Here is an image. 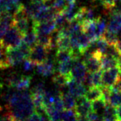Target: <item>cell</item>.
Wrapping results in <instances>:
<instances>
[{
  "label": "cell",
  "mask_w": 121,
  "mask_h": 121,
  "mask_svg": "<svg viewBox=\"0 0 121 121\" xmlns=\"http://www.w3.org/2000/svg\"><path fill=\"white\" fill-rule=\"evenodd\" d=\"M71 78L68 77L66 75H64L58 72L57 74H55L52 78V81L56 86H58L60 88L67 87L68 83L71 80Z\"/></svg>",
  "instance_id": "cell-19"
},
{
  "label": "cell",
  "mask_w": 121,
  "mask_h": 121,
  "mask_svg": "<svg viewBox=\"0 0 121 121\" xmlns=\"http://www.w3.org/2000/svg\"><path fill=\"white\" fill-rule=\"evenodd\" d=\"M108 104L112 105L114 107H118L121 106V92H111Z\"/></svg>",
  "instance_id": "cell-27"
},
{
  "label": "cell",
  "mask_w": 121,
  "mask_h": 121,
  "mask_svg": "<svg viewBox=\"0 0 121 121\" xmlns=\"http://www.w3.org/2000/svg\"><path fill=\"white\" fill-rule=\"evenodd\" d=\"M102 37L107 41L108 44H116L117 43V41H119L118 35L112 32V31H109L108 29L105 31V32Z\"/></svg>",
  "instance_id": "cell-29"
},
{
  "label": "cell",
  "mask_w": 121,
  "mask_h": 121,
  "mask_svg": "<svg viewBox=\"0 0 121 121\" xmlns=\"http://www.w3.org/2000/svg\"><path fill=\"white\" fill-rule=\"evenodd\" d=\"M87 70L84 65V61H80L79 60H76L73 65L71 70V77L75 81L83 83L87 74Z\"/></svg>",
  "instance_id": "cell-7"
},
{
  "label": "cell",
  "mask_w": 121,
  "mask_h": 121,
  "mask_svg": "<svg viewBox=\"0 0 121 121\" xmlns=\"http://www.w3.org/2000/svg\"><path fill=\"white\" fill-rule=\"evenodd\" d=\"M114 2L116 3H119V2H121V0H113Z\"/></svg>",
  "instance_id": "cell-42"
},
{
  "label": "cell",
  "mask_w": 121,
  "mask_h": 121,
  "mask_svg": "<svg viewBox=\"0 0 121 121\" xmlns=\"http://www.w3.org/2000/svg\"><path fill=\"white\" fill-rule=\"evenodd\" d=\"M100 64H101V69L103 71L118 67L119 65V59L113 58L109 55H103L100 58Z\"/></svg>",
  "instance_id": "cell-13"
},
{
  "label": "cell",
  "mask_w": 121,
  "mask_h": 121,
  "mask_svg": "<svg viewBox=\"0 0 121 121\" xmlns=\"http://www.w3.org/2000/svg\"><path fill=\"white\" fill-rule=\"evenodd\" d=\"M37 33L32 28L31 31H27L23 35V41L31 48L37 44Z\"/></svg>",
  "instance_id": "cell-20"
},
{
  "label": "cell",
  "mask_w": 121,
  "mask_h": 121,
  "mask_svg": "<svg viewBox=\"0 0 121 121\" xmlns=\"http://www.w3.org/2000/svg\"><path fill=\"white\" fill-rule=\"evenodd\" d=\"M116 110H117V119H119L120 120H121V106H120L118 107H116Z\"/></svg>",
  "instance_id": "cell-37"
},
{
  "label": "cell",
  "mask_w": 121,
  "mask_h": 121,
  "mask_svg": "<svg viewBox=\"0 0 121 121\" xmlns=\"http://www.w3.org/2000/svg\"><path fill=\"white\" fill-rule=\"evenodd\" d=\"M78 121H89V120L86 117H78Z\"/></svg>",
  "instance_id": "cell-39"
},
{
  "label": "cell",
  "mask_w": 121,
  "mask_h": 121,
  "mask_svg": "<svg viewBox=\"0 0 121 121\" xmlns=\"http://www.w3.org/2000/svg\"><path fill=\"white\" fill-rule=\"evenodd\" d=\"M120 80H121V71H120V78H119Z\"/></svg>",
  "instance_id": "cell-44"
},
{
  "label": "cell",
  "mask_w": 121,
  "mask_h": 121,
  "mask_svg": "<svg viewBox=\"0 0 121 121\" xmlns=\"http://www.w3.org/2000/svg\"><path fill=\"white\" fill-rule=\"evenodd\" d=\"M119 68H120V71H121V56L120 57V58H119Z\"/></svg>",
  "instance_id": "cell-41"
},
{
  "label": "cell",
  "mask_w": 121,
  "mask_h": 121,
  "mask_svg": "<svg viewBox=\"0 0 121 121\" xmlns=\"http://www.w3.org/2000/svg\"><path fill=\"white\" fill-rule=\"evenodd\" d=\"M55 22L56 24V28L57 30H60L64 27L67 25V22H68V19L66 18V15L65 14L64 10L58 11L57 13L56 16L55 18Z\"/></svg>",
  "instance_id": "cell-23"
},
{
  "label": "cell",
  "mask_w": 121,
  "mask_h": 121,
  "mask_svg": "<svg viewBox=\"0 0 121 121\" xmlns=\"http://www.w3.org/2000/svg\"><path fill=\"white\" fill-rule=\"evenodd\" d=\"M37 72L39 74L44 76V77H48L53 74H55V62L52 58H48V59L43 63L39 64L36 65Z\"/></svg>",
  "instance_id": "cell-11"
},
{
  "label": "cell",
  "mask_w": 121,
  "mask_h": 121,
  "mask_svg": "<svg viewBox=\"0 0 121 121\" xmlns=\"http://www.w3.org/2000/svg\"><path fill=\"white\" fill-rule=\"evenodd\" d=\"M102 55H103L100 52H94L90 55L85 57L84 63L88 72L94 73L101 70L100 58Z\"/></svg>",
  "instance_id": "cell-5"
},
{
  "label": "cell",
  "mask_w": 121,
  "mask_h": 121,
  "mask_svg": "<svg viewBox=\"0 0 121 121\" xmlns=\"http://www.w3.org/2000/svg\"><path fill=\"white\" fill-rule=\"evenodd\" d=\"M66 1L68 2H76L77 0H66Z\"/></svg>",
  "instance_id": "cell-43"
},
{
  "label": "cell",
  "mask_w": 121,
  "mask_h": 121,
  "mask_svg": "<svg viewBox=\"0 0 121 121\" xmlns=\"http://www.w3.org/2000/svg\"><path fill=\"white\" fill-rule=\"evenodd\" d=\"M49 52L50 51L45 47L39 44H36L31 48V52L28 58L36 65H39L44 62L48 59Z\"/></svg>",
  "instance_id": "cell-3"
},
{
  "label": "cell",
  "mask_w": 121,
  "mask_h": 121,
  "mask_svg": "<svg viewBox=\"0 0 121 121\" xmlns=\"http://www.w3.org/2000/svg\"><path fill=\"white\" fill-rule=\"evenodd\" d=\"M104 96L103 94V87H97V86H93L88 89L86 92L85 97L91 102H93L96 100L100 99Z\"/></svg>",
  "instance_id": "cell-14"
},
{
  "label": "cell",
  "mask_w": 121,
  "mask_h": 121,
  "mask_svg": "<svg viewBox=\"0 0 121 121\" xmlns=\"http://www.w3.org/2000/svg\"><path fill=\"white\" fill-rule=\"evenodd\" d=\"M114 87H115L117 90H118L119 91H120L121 92V80L119 78L118 79V81H117V83L115 84H114Z\"/></svg>",
  "instance_id": "cell-36"
},
{
  "label": "cell",
  "mask_w": 121,
  "mask_h": 121,
  "mask_svg": "<svg viewBox=\"0 0 121 121\" xmlns=\"http://www.w3.org/2000/svg\"><path fill=\"white\" fill-rule=\"evenodd\" d=\"M77 98L73 96L69 92L64 94L62 93V100L65 110H74L77 104Z\"/></svg>",
  "instance_id": "cell-18"
},
{
  "label": "cell",
  "mask_w": 121,
  "mask_h": 121,
  "mask_svg": "<svg viewBox=\"0 0 121 121\" xmlns=\"http://www.w3.org/2000/svg\"><path fill=\"white\" fill-rule=\"evenodd\" d=\"M67 87H68V91L69 93L71 94L73 96H74L77 99L84 97L86 92H87L85 86L83 83L75 81L73 78L68 83Z\"/></svg>",
  "instance_id": "cell-9"
},
{
  "label": "cell",
  "mask_w": 121,
  "mask_h": 121,
  "mask_svg": "<svg viewBox=\"0 0 121 121\" xmlns=\"http://www.w3.org/2000/svg\"><path fill=\"white\" fill-rule=\"evenodd\" d=\"M56 47L59 50L71 49V39L69 36L61 35L58 31V35L56 39Z\"/></svg>",
  "instance_id": "cell-16"
},
{
  "label": "cell",
  "mask_w": 121,
  "mask_h": 121,
  "mask_svg": "<svg viewBox=\"0 0 121 121\" xmlns=\"http://www.w3.org/2000/svg\"><path fill=\"white\" fill-rule=\"evenodd\" d=\"M66 0H54L52 6L53 8H55L57 11H61L64 10L66 6Z\"/></svg>",
  "instance_id": "cell-32"
},
{
  "label": "cell",
  "mask_w": 121,
  "mask_h": 121,
  "mask_svg": "<svg viewBox=\"0 0 121 121\" xmlns=\"http://www.w3.org/2000/svg\"><path fill=\"white\" fill-rule=\"evenodd\" d=\"M35 65H37L36 64H35L34 62L31 61V60L27 58L25 60V61L23 63V68L25 71H31V69H33Z\"/></svg>",
  "instance_id": "cell-34"
},
{
  "label": "cell",
  "mask_w": 121,
  "mask_h": 121,
  "mask_svg": "<svg viewBox=\"0 0 121 121\" xmlns=\"http://www.w3.org/2000/svg\"><path fill=\"white\" fill-rule=\"evenodd\" d=\"M13 25L18 28L22 34L25 35L27 31H28V28H29L28 18H19V19H15L13 22Z\"/></svg>",
  "instance_id": "cell-21"
},
{
  "label": "cell",
  "mask_w": 121,
  "mask_h": 121,
  "mask_svg": "<svg viewBox=\"0 0 121 121\" xmlns=\"http://www.w3.org/2000/svg\"><path fill=\"white\" fill-rule=\"evenodd\" d=\"M106 28H107L106 20H105L104 18L98 16L97 19V32L98 39L103 36L105 31H106Z\"/></svg>",
  "instance_id": "cell-28"
},
{
  "label": "cell",
  "mask_w": 121,
  "mask_h": 121,
  "mask_svg": "<svg viewBox=\"0 0 121 121\" xmlns=\"http://www.w3.org/2000/svg\"><path fill=\"white\" fill-rule=\"evenodd\" d=\"M32 28L35 31V32L37 34H45V35H51L55 31L57 30L55 20L40 22V23L33 22Z\"/></svg>",
  "instance_id": "cell-8"
},
{
  "label": "cell",
  "mask_w": 121,
  "mask_h": 121,
  "mask_svg": "<svg viewBox=\"0 0 121 121\" xmlns=\"http://www.w3.org/2000/svg\"><path fill=\"white\" fill-rule=\"evenodd\" d=\"M92 110V104L85 97L77 99L74 111L78 117H87Z\"/></svg>",
  "instance_id": "cell-10"
},
{
  "label": "cell",
  "mask_w": 121,
  "mask_h": 121,
  "mask_svg": "<svg viewBox=\"0 0 121 121\" xmlns=\"http://www.w3.org/2000/svg\"><path fill=\"white\" fill-rule=\"evenodd\" d=\"M18 1H19V0H18Z\"/></svg>",
  "instance_id": "cell-45"
},
{
  "label": "cell",
  "mask_w": 121,
  "mask_h": 121,
  "mask_svg": "<svg viewBox=\"0 0 121 121\" xmlns=\"http://www.w3.org/2000/svg\"><path fill=\"white\" fill-rule=\"evenodd\" d=\"M23 34L12 24L6 34L0 39V47L2 50L18 48L23 41Z\"/></svg>",
  "instance_id": "cell-2"
},
{
  "label": "cell",
  "mask_w": 121,
  "mask_h": 121,
  "mask_svg": "<svg viewBox=\"0 0 121 121\" xmlns=\"http://www.w3.org/2000/svg\"><path fill=\"white\" fill-rule=\"evenodd\" d=\"M117 48H118L119 52H120V54H121V40H119L118 41H117Z\"/></svg>",
  "instance_id": "cell-38"
},
{
  "label": "cell",
  "mask_w": 121,
  "mask_h": 121,
  "mask_svg": "<svg viewBox=\"0 0 121 121\" xmlns=\"http://www.w3.org/2000/svg\"><path fill=\"white\" fill-rule=\"evenodd\" d=\"M102 73H103V70L102 69L94 73H91L93 86L102 87Z\"/></svg>",
  "instance_id": "cell-30"
},
{
  "label": "cell",
  "mask_w": 121,
  "mask_h": 121,
  "mask_svg": "<svg viewBox=\"0 0 121 121\" xmlns=\"http://www.w3.org/2000/svg\"><path fill=\"white\" fill-rule=\"evenodd\" d=\"M5 58L10 64L11 67L19 65L23 60L28 58V57L25 55V53L19 48H10L5 51Z\"/></svg>",
  "instance_id": "cell-6"
},
{
  "label": "cell",
  "mask_w": 121,
  "mask_h": 121,
  "mask_svg": "<svg viewBox=\"0 0 121 121\" xmlns=\"http://www.w3.org/2000/svg\"><path fill=\"white\" fill-rule=\"evenodd\" d=\"M100 116L98 114L97 112H95V111H93L91 110L90 113H89L87 115V118L89 121H96L98 118H99Z\"/></svg>",
  "instance_id": "cell-35"
},
{
  "label": "cell",
  "mask_w": 121,
  "mask_h": 121,
  "mask_svg": "<svg viewBox=\"0 0 121 121\" xmlns=\"http://www.w3.org/2000/svg\"><path fill=\"white\" fill-rule=\"evenodd\" d=\"M91 104H92V110L97 112L100 116L102 117L105 108H106L107 105V103L106 102V100L104 99V97L94 100L92 102Z\"/></svg>",
  "instance_id": "cell-22"
},
{
  "label": "cell",
  "mask_w": 121,
  "mask_h": 121,
  "mask_svg": "<svg viewBox=\"0 0 121 121\" xmlns=\"http://www.w3.org/2000/svg\"><path fill=\"white\" fill-rule=\"evenodd\" d=\"M22 76L17 73H12L5 79V83L10 87H15L20 81Z\"/></svg>",
  "instance_id": "cell-24"
},
{
  "label": "cell",
  "mask_w": 121,
  "mask_h": 121,
  "mask_svg": "<svg viewBox=\"0 0 121 121\" xmlns=\"http://www.w3.org/2000/svg\"><path fill=\"white\" fill-rule=\"evenodd\" d=\"M47 117L48 118L47 115H43V114H41L39 112H37L36 110H35V112L28 118V121H48L47 120Z\"/></svg>",
  "instance_id": "cell-31"
},
{
  "label": "cell",
  "mask_w": 121,
  "mask_h": 121,
  "mask_svg": "<svg viewBox=\"0 0 121 121\" xmlns=\"http://www.w3.org/2000/svg\"><path fill=\"white\" fill-rule=\"evenodd\" d=\"M31 78L30 76H22V79L20 81L18 82V84L15 87L17 91H25L29 87L30 84H31Z\"/></svg>",
  "instance_id": "cell-26"
},
{
  "label": "cell",
  "mask_w": 121,
  "mask_h": 121,
  "mask_svg": "<svg viewBox=\"0 0 121 121\" xmlns=\"http://www.w3.org/2000/svg\"><path fill=\"white\" fill-rule=\"evenodd\" d=\"M45 91H45V87H44V84H43V83L40 82V83H39V84H37L33 87V89L31 90V93L44 94Z\"/></svg>",
  "instance_id": "cell-33"
},
{
  "label": "cell",
  "mask_w": 121,
  "mask_h": 121,
  "mask_svg": "<svg viewBox=\"0 0 121 121\" xmlns=\"http://www.w3.org/2000/svg\"><path fill=\"white\" fill-rule=\"evenodd\" d=\"M82 24L83 31L86 33V35L91 39V42L98 39L97 32V20L91 21V22H84Z\"/></svg>",
  "instance_id": "cell-12"
},
{
  "label": "cell",
  "mask_w": 121,
  "mask_h": 121,
  "mask_svg": "<svg viewBox=\"0 0 121 121\" xmlns=\"http://www.w3.org/2000/svg\"><path fill=\"white\" fill-rule=\"evenodd\" d=\"M119 67L103 71L102 73V87H111L116 84L120 78Z\"/></svg>",
  "instance_id": "cell-4"
},
{
  "label": "cell",
  "mask_w": 121,
  "mask_h": 121,
  "mask_svg": "<svg viewBox=\"0 0 121 121\" xmlns=\"http://www.w3.org/2000/svg\"><path fill=\"white\" fill-rule=\"evenodd\" d=\"M104 121H121L119 119L115 118V119H108V120H104Z\"/></svg>",
  "instance_id": "cell-40"
},
{
  "label": "cell",
  "mask_w": 121,
  "mask_h": 121,
  "mask_svg": "<svg viewBox=\"0 0 121 121\" xmlns=\"http://www.w3.org/2000/svg\"><path fill=\"white\" fill-rule=\"evenodd\" d=\"M107 29L113 33L118 35L121 29V15L117 14H111Z\"/></svg>",
  "instance_id": "cell-15"
},
{
  "label": "cell",
  "mask_w": 121,
  "mask_h": 121,
  "mask_svg": "<svg viewBox=\"0 0 121 121\" xmlns=\"http://www.w3.org/2000/svg\"><path fill=\"white\" fill-rule=\"evenodd\" d=\"M78 43H79V52L81 55H83L84 52L87 50L89 46L91 45V41L85 32L82 31L78 35Z\"/></svg>",
  "instance_id": "cell-17"
},
{
  "label": "cell",
  "mask_w": 121,
  "mask_h": 121,
  "mask_svg": "<svg viewBox=\"0 0 121 121\" xmlns=\"http://www.w3.org/2000/svg\"><path fill=\"white\" fill-rule=\"evenodd\" d=\"M104 120H108V119H115L117 118V110L116 107H113L112 105L107 104L106 108L104 111L103 115Z\"/></svg>",
  "instance_id": "cell-25"
},
{
  "label": "cell",
  "mask_w": 121,
  "mask_h": 121,
  "mask_svg": "<svg viewBox=\"0 0 121 121\" xmlns=\"http://www.w3.org/2000/svg\"><path fill=\"white\" fill-rule=\"evenodd\" d=\"M6 103L5 108L13 121H28L35 110L31 95L26 91L11 93Z\"/></svg>",
  "instance_id": "cell-1"
}]
</instances>
